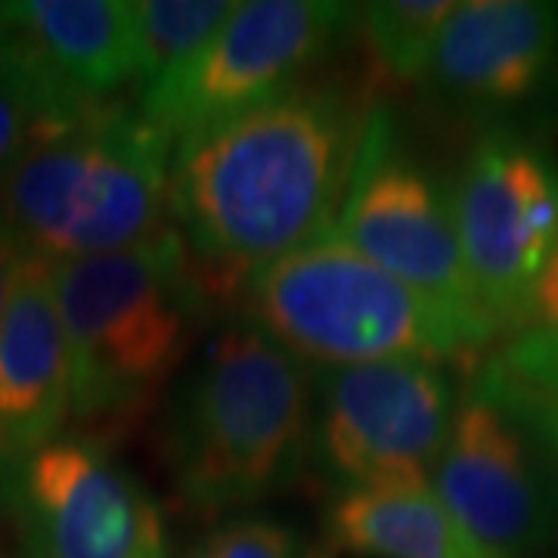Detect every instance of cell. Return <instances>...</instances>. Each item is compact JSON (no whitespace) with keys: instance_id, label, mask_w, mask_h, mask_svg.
<instances>
[{"instance_id":"1","label":"cell","mask_w":558,"mask_h":558,"mask_svg":"<svg viewBox=\"0 0 558 558\" xmlns=\"http://www.w3.org/2000/svg\"><path fill=\"white\" fill-rule=\"evenodd\" d=\"M373 100L339 78H304L180 140L171 220L205 295L240 307L258 267L332 236Z\"/></svg>"},{"instance_id":"2","label":"cell","mask_w":558,"mask_h":558,"mask_svg":"<svg viewBox=\"0 0 558 558\" xmlns=\"http://www.w3.org/2000/svg\"><path fill=\"white\" fill-rule=\"evenodd\" d=\"M311 438L314 373L245 319L223 323L165 400V462L202 515L289 487L311 462Z\"/></svg>"},{"instance_id":"3","label":"cell","mask_w":558,"mask_h":558,"mask_svg":"<svg viewBox=\"0 0 558 558\" xmlns=\"http://www.w3.org/2000/svg\"><path fill=\"white\" fill-rule=\"evenodd\" d=\"M69 366L72 418L116 432L149 410L215 311L171 223L134 248L50 264Z\"/></svg>"},{"instance_id":"4","label":"cell","mask_w":558,"mask_h":558,"mask_svg":"<svg viewBox=\"0 0 558 558\" xmlns=\"http://www.w3.org/2000/svg\"><path fill=\"white\" fill-rule=\"evenodd\" d=\"M171 223V140L121 100L47 128L0 183V227L47 264L124 252Z\"/></svg>"},{"instance_id":"5","label":"cell","mask_w":558,"mask_h":558,"mask_svg":"<svg viewBox=\"0 0 558 558\" xmlns=\"http://www.w3.org/2000/svg\"><path fill=\"white\" fill-rule=\"evenodd\" d=\"M236 311L311 373L407 357L465 363L432 307L336 233L258 267Z\"/></svg>"},{"instance_id":"6","label":"cell","mask_w":558,"mask_h":558,"mask_svg":"<svg viewBox=\"0 0 558 558\" xmlns=\"http://www.w3.org/2000/svg\"><path fill=\"white\" fill-rule=\"evenodd\" d=\"M336 236L425 301L462 357L475 360L494 348L499 329L462 258L447 186L410 153L385 102L369 109Z\"/></svg>"},{"instance_id":"7","label":"cell","mask_w":558,"mask_h":558,"mask_svg":"<svg viewBox=\"0 0 558 558\" xmlns=\"http://www.w3.org/2000/svg\"><path fill=\"white\" fill-rule=\"evenodd\" d=\"M457 403L447 363L435 360L314 373L311 462L336 494L432 484Z\"/></svg>"},{"instance_id":"8","label":"cell","mask_w":558,"mask_h":558,"mask_svg":"<svg viewBox=\"0 0 558 558\" xmlns=\"http://www.w3.org/2000/svg\"><path fill=\"white\" fill-rule=\"evenodd\" d=\"M351 28L354 3L245 0L193 60L137 94L134 106L180 143L304 81Z\"/></svg>"},{"instance_id":"9","label":"cell","mask_w":558,"mask_h":558,"mask_svg":"<svg viewBox=\"0 0 558 558\" xmlns=\"http://www.w3.org/2000/svg\"><path fill=\"white\" fill-rule=\"evenodd\" d=\"M459 248L499 336L534 323L537 233L553 218L558 168L509 128L484 131L447 186Z\"/></svg>"},{"instance_id":"10","label":"cell","mask_w":558,"mask_h":558,"mask_svg":"<svg viewBox=\"0 0 558 558\" xmlns=\"http://www.w3.org/2000/svg\"><path fill=\"white\" fill-rule=\"evenodd\" d=\"M32 558H165L153 497L90 435H62L0 475Z\"/></svg>"},{"instance_id":"11","label":"cell","mask_w":558,"mask_h":558,"mask_svg":"<svg viewBox=\"0 0 558 558\" xmlns=\"http://www.w3.org/2000/svg\"><path fill=\"white\" fill-rule=\"evenodd\" d=\"M546 459L512 418L465 385L432 490L490 558H534L556 534Z\"/></svg>"},{"instance_id":"12","label":"cell","mask_w":558,"mask_h":558,"mask_svg":"<svg viewBox=\"0 0 558 558\" xmlns=\"http://www.w3.org/2000/svg\"><path fill=\"white\" fill-rule=\"evenodd\" d=\"M0 75L62 124L134 87V7L121 0L0 3Z\"/></svg>"},{"instance_id":"13","label":"cell","mask_w":558,"mask_h":558,"mask_svg":"<svg viewBox=\"0 0 558 558\" xmlns=\"http://www.w3.org/2000/svg\"><path fill=\"white\" fill-rule=\"evenodd\" d=\"M556 72V3L469 0L444 22L422 84L457 109L509 112L543 97Z\"/></svg>"},{"instance_id":"14","label":"cell","mask_w":558,"mask_h":558,"mask_svg":"<svg viewBox=\"0 0 558 558\" xmlns=\"http://www.w3.org/2000/svg\"><path fill=\"white\" fill-rule=\"evenodd\" d=\"M72 418V366L50 264L22 260L0 319V475L62 438Z\"/></svg>"},{"instance_id":"15","label":"cell","mask_w":558,"mask_h":558,"mask_svg":"<svg viewBox=\"0 0 558 558\" xmlns=\"http://www.w3.org/2000/svg\"><path fill=\"white\" fill-rule=\"evenodd\" d=\"M329 539L360 558H490L422 487H363L339 494L329 509Z\"/></svg>"},{"instance_id":"16","label":"cell","mask_w":558,"mask_h":558,"mask_svg":"<svg viewBox=\"0 0 558 558\" xmlns=\"http://www.w3.org/2000/svg\"><path fill=\"white\" fill-rule=\"evenodd\" d=\"M134 7V94L193 60L230 20V0H137Z\"/></svg>"},{"instance_id":"17","label":"cell","mask_w":558,"mask_h":558,"mask_svg":"<svg viewBox=\"0 0 558 558\" xmlns=\"http://www.w3.org/2000/svg\"><path fill=\"white\" fill-rule=\"evenodd\" d=\"M453 10V0L357 3V28L385 78L422 81L435 40Z\"/></svg>"},{"instance_id":"18","label":"cell","mask_w":558,"mask_h":558,"mask_svg":"<svg viewBox=\"0 0 558 558\" xmlns=\"http://www.w3.org/2000/svg\"><path fill=\"white\" fill-rule=\"evenodd\" d=\"M186 558H301V539L282 521L236 515L205 534Z\"/></svg>"},{"instance_id":"19","label":"cell","mask_w":558,"mask_h":558,"mask_svg":"<svg viewBox=\"0 0 558 558\" xmlns=\"http://www.w3.org/2000/svg\"><path fill=\"white\" fill-rule=\"evenodd\" d=\"M53 128L47 124L38 106L22 94L10 78L0 75V183L20 165L35 140Z\"/></svg>"},{"instance_id":"20","label":"cell","mask_w":558,"mask_h":558,"mask_svg":"<svg viewBox=\"0 0 558 558\" xmlns=\"http://www.w3.org/2000/svg\"><path fill=\"white\" fill-rule=\"evenodd\" d=\"M534 323L558 329V242L534 282Z\"/></svg>"},{"instance_id":"21","label":"cell","mask_w":558,"mask_h":558,"mask_svg":"<svg viewBox=\"0 0 558 558\" xmlns=\"http://www.w3.org/2000/svg\"><path fill=\"white\" fill-rule=\"evenodd\" d=\"M22 260L25 255L20 252V245L10 240V233L0 227V319H3V311L10 304V295H13V286H16V277L22 270Z\"/></svg>"},{"instance_id":"22","label":"cell","mask_w":558,"mask_h":558,"mask_svg":"<svg viewBox=\"0 0 558 558\" xmlns=\"http://www.w3.org/2000/svg\"><path fill=\"white\" fill-rule=\"evenodd\" d=\"M307 558H329V556H319V553H314V556H307Z\"/></svg>"},{"instance_id":"23","label":"cell","mask_w":558,"mask_h":558,"mask_svg":"<svg viewBox=\"0 0 558 558\" xmlns=\"http://www.w3.org/2000/svg\"><path fill=\"white\" fill-rule=\"evenodd\" d=\"M0 558H7V556H3V553H0Z\"/></svg>"}]
</instances>
